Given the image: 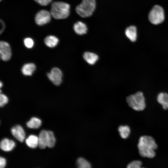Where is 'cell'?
<instances>
[{
    "instance_id": "1",
    "label": "cell",
    "mask_w": 168,
    "mask_h": 168,
    "mask_svg": "<svg viewBox=\"0 0 168 168\" xmlns=\"http://www.w3.org/2000/svg\"><path fill=\"white\" fill-rule=\"evenodd\" d=\"M138 147L141 156L152 158L156 155L155 150L157 149V146L152 137L144 135L139 138Z\"/></svg>"
},
{
    "instance_id": "2",
    "label": "cell",
    "mask_w": 168,
    "mask_h": 168,
    "mask_svg": "<svg viewBox=\"0 0 168 168\" xmlns=\"http://www.w3.org/2000/svg\"><path fill=\"white\" fill-rule=\"evenodd\" d=\"M70 9L69 4L63 2H56L52 4L50 13L56 19H65L69 16Z\"/></svg>"
},
{
    "instance_id": "3",
    "label": "cell",
    "mask_w": 168,
    "mask_h": 168,
    "mask_svg": "<svg viewBox=\"0 0 168 168\" xmlns=\"http://www.w3.org/2000/svg\"><path fill=\"white\" fill-rule=\"evenodd\" d=\"M126 100L129 106L135 110L142 111L146 108L145 99L143 93L141 91L129 96Z\"/></svg>"
},
{
    "instance_id": "4",
    "label": "cell",
    "mask_w": 168,
    "mask_h": 168,
    "mask_svg": "<svg viewBox=\"0 0 168 168\" xmlns=\"http://www.w3.org/2000/svg\"><path fill=\"white\" fill-rule=\"evenodd\" d=\"M96 7L95 0H82L81 3L76 8L77 13L82 17L91 16Z\"/></svg>"
},
{
    "instance_id": "5",
    "label": "cell",
    "mask_w": 168,
    "mask_h": 168,
    "mask_svg": "<svg viewBox=\"0 0 168 168\" xmlns=\"http://www.w3.org/2000/svg\"><path fill=\"white\" fill-rule=\"evenodd\" d=\"M150 21L154 25H158L162 23L165 19L164 10L161 6L156 5L150 11L148 15Z\"/></svg>"
},
{
    "instance_id": "6",
    "label": "cell",
    "mask_w": 168,
    "mask_h": 168,
    "mask_svg": "<svg viewBox=\"0 0 168 168\" xmlns=\"http://www.w3.org/2000/svg\"><path fill=\"white\" fill-rule=\"evenodd\" d=\"M49 79L55 85L59 86L62 81L63 73L58 68H53L49 72L47 73Z\"/></svg>"
},
{
    "instance_id": "7",
    "label": "cell",
    "mask_w": 168,
    "mask_h": 168,
    "mask_svg": "<svg viewBox=\"0 0 168 168\" xmlns=\"http://www.w3.org/2000/svg\"><path fill=\"white\" fill-rule=\"evenodd\" d=\"M51 15L50 13L46 10H41L36 14L35 17L36 23L40 26L45 24L50 21Z\"/></svg>"
},
{
    "instance_id": "8",
    "label": "cell",
    "mask_w": 168,
    "mask_h": 168,
    "mask_svg": "<svg viewBox=\"0 0 168 168\" xmlns=\"http://www.w3.org/2000/svg\"><path fill=\"white\" fill-rule=\"evenodd\" d=\"M0 54L1 59L7 61L9 60L12 56V51L10 45L4 41L0 42Z\"/></svg>"
},
{
    "instance_id": "9",
    "label": "cell",
    "mask_w": 168,
    "mask_h": 168,
    "mask_svg": "<svg viewBox=\"0 0 168 168\" xmlns=\"http://www.w3.org/2000/svg\"><path fill=\"white\" fill-rule=\"evenodd\" d=\"M13 136L17 140L23 142L25 138V133L23 128L19 125L13 127L11 129Z\"/></svg>"
},
{
    "instance_id": "10",
    "label": "cell",
    "mask_w": 168,
    "mask_h": 168,
    "mask_svg": "<svg viewBox=\"0 0 168 168\" xmlns=\"http://www.w3.org/2000/svg\"><path fill=\"white\" fill-rule=\"evenodd\" d=\"M126 37L132 42H135L137 39V29L134 26H130L126 28L125 30Z\"/></svg>"
},
{
    "instance_id": "11",
    "label": "cell",
    "mask_w": 168,
    "mask_h": 168,
    "mask_svg": "<svg viewBox=\"0 0 168 168\" xmlns=\"http://www.w3.org/2000/svg\"><path fill=\"white\" fill-rule=\"evenodd\" d=\"M0 148L3 151L9 152L12 150L15 146L14 142L7 138H4L0 142Z\"/></svg>"
},
{
    "instance_id": "12",
    "label": "cell",
    "mask_w": 168,
    "mask_h": 168,
    "mask_svg": "<svg viewBox=\"0 0 168 168\" xmlns=\"http://www.w3.org/2000/svg\"><path fill=\"white\" fill-rule=\"evenodd\" d=\"M73 29L75 33L79 35H83L86 34L87 30L86 25L84 23L78 21L74 25Z\"/></svg>"
},
{
    "instance_id": "13",
    "label": "cell",
    "mask_w": 168,
    "mask_h": 168,
    "mask_svg": "<svg viewBox=\"0 0 168 168\" xmlns=\"http://www.w3.org/2000/svg\"><path fill=\"white\" fill-rule=\"evenodd\" d=\"M83 56L85 61L90 65L95 64L99 58V57L96 54L89 52H85Z\"/></svg>"
},
{
    "instance_id": "14",
    "label": "cell",
    "mask_w": 168,
    "mask_h": 168,
    "mask_svg": "<svg viewBox=\"0 0 168 168\" xmlns=\"http://www.w3.org/2000/svg\"><path fill=\"white\" fill-rule=\"evenodd\" d=\"M158 102L161 104L165 110H168V94L165 92L159 93L157 97Z\"/></svg>"
},
{
    "instance_id": "15",
    "label": "cell",
    "mask_w": 168,
    "mask_h": 168,
    "mask_svg": "<svg viewBox=\"0 0 168 168\" xmlns=\"http://www.w3.org/2000/svg\"><path fill=\"white\" fill-rule=\"evenodd\" d=\"M38 138V146L41 149H44L47 147V131L42 130Z\"/></svg>"
},
{
    "instance_id": "16",
    "label": "cell",
    "mask_w": 168,
    "mask_h": 168,
    "mask_svg": "<svg viewBox=\"0 0 168 168\" xmlns=\"http://www.w3.org/2000/svg\"><path fill=\"white\" fill-rule=\"evenodd\" d=\"M36 69L35 65L32 63H27L25 64L21 69L23 74L25 76L32 75Z\"/></svg>"
},
{
    "instance_id": "17",
    "label": "cell",
    "mask_w": 168,
    "mask_h": 168,
    "mask_svg": "<svg viewBox=\"0 0 168 168\" xmlns=\"http://www.w3.org/2000/svg\"><path fill=\"white\" fill-rule=\"evenodd\" d=\"M26 143L29 147L35 148L38 146V137L34 135H31L26 139Z\"/></svg>"
},
{
    "instance_id": "18",
    "label": "cell",
    "mask_w": 168,
    "mask_h": 168,
    "mask_svg": "<svg viewBox=\"0 0 168 168\" xmlns=\"http://www.w3.org/2000/svg\"><path fill=\"white\" fill-rule=\"evenodd\" d=\"M44 42L48 47L54 48L58 44L59 40L57 37L54 36L49 35L45 38Z\"/></svg>"
},
{
    "instance_id": "19",
    "label": "cell",
    "mask_w": 168,
    "mask_h": 168,
    "mask_svg": "<svg viewBox=\"0 0 168 168\" xmlns=\"http://www.w3.org/2000/svg\"><path fill=\"white\" fill-rule=\"evenodd\" d=\"M42 122L40 119L32 117L26 123L28 127L31 128H39Z\"/></svg>"
},
{
    "instance_id": "20",
    "label": "cell",
    "mask_w": 168,
    "mask_h": 168,
    "mask_svg": "<svg viewBox=\"0 0 168 168\" xmlns=\"http://www.w3.org/2000/svg\"><path fill=\"white\" fill-rule=\"evenodd\" d=\"M118 131L121 137L123 139L128 138L130 134V128L128 125H120L118 128Z\"/></svg>"
},
{
    "instance_id": "21",
    "label": "cell",
    "mask_w": 168,
    "mask_h": 168,
    "mask_svg": "<svg viewBox=\"0 0 168 168\" xmlns=\"http://www.w3.org/2000/svg\"><path fill=\"white\" fill-rule=\"evenodd\" d=\"M47 145L49 148L54 147L56 142L55 138L53 132L51 131H47Z\"/></svg>"
},
{
    "instance_id": "22",
    "label": "cell",
    "mask_w": 168,
    "mask_h": 168,
    "mask_svg": "<svg viewBox=\"0 0 168 168\" xmlns=\"http://www.w3.org/2000/svg\"><path fill=\"white\" fill-rule=\"evenodd\" d=\"M77 168H91L90 163L82 157L78 158L76 161Z\"/></svg>"
},
{
    "instance_id": "23",
    "label": "cell",
    "mask_w": 168,
    "mask_h": 168,
    "mask_svg": "<svg viewBox=\"0 0 168 168\" xmlns=\"http://www.w3.org/2000/svg\"><path fill=\"white\" fill-rule=\"evenodd\" d=\"M142 162L138 160L134 161L129 163L127 168H142Z\"/></svg>"
},
{
    "instance_id": "24",
    "label": "cell",
    "mask_w": 168,
    "mask_h": 168,
    "mask_svg": "<svg viewBox=\"0 0 168 168\" xmlns=\"http://www.w3.org/2000/svg\"><path fill=\"white\" fill-rule=\"evenodd\" d=\"M24 43L25 46L29 49L32 48L34 45L33 40L30 38H25L24 40Z\"/></svg>"
},
{
    "instance_id": "25",
    "label": "cell",
    "mask_w": 168,
    "mask_h": 168,
    "mask_svg": "<svg viewBox=\"0 0 168 168\" xmlns=\"http://www.w3.org/2000/svg\"><path fill=\"white\" fill-rule=\"evenodd\" d=\"M8 101L7 97L3 94H1L0 95V105L1 107H3L6 104Z\"/></svg>"
},
{
    "instance_id": "26",
    "label": "cell",
    "mask_w": 168,
    "mask_h": 168,
    "mask_svg": "<svg viewBox=\"0 0 168 168\" xmlns=\"http://www.w3.org/2000/svg\"><path fill=\"white\" fill-rule=\"evenodd\" d=\"M41 5L46 6L48 5L52 0H34Z\"/></svg>"
},
{
    "instance_id": "27",
    "label": "cell",
    "mask_w": 168,
    "mask_h": 168,
    "mask_svg": "<svg viewBox=\"0 0 168 168\" xmlns=\"http://www.w3.org/2000/svg\"><path fill=\"white\" fill-rule=\"evenodd\" d=\"M6 165V160L5 158L0 157V168H4Z\"/></svg>"
},
{
    "instance_id": "28",
    "label": "cell",
    "mask_w": 168,
    "mask_h": 168,
    "mask_svg": "<svg viewBox=\"0 0 168 168\" xmlns=\"http://www.w3.org/2000/svg\"><path fill=\"white\" fill-rule=\"evenodd\" d=\"M0 22L2 26V28L0 30V33L1 34L5 28V25L4 22L1 20H0Z\"/></svg>"
},
{
    "instance_id": "29",
    "label": "cell",
    "mask_w": 168,
    "mask_h": 168,
    "mask_svg": "<svg viewBox=\"0 0 168 168\" xmlns=\"http://www.w3.org/2000/svg\"><path fill=\"white\" fill-rule=\"evenodd\" d=\"M3 86V84L2 83V82H0V87H2V86Z\"/></svg>"
},
{
    "instance_id": "30",
    "label": "cell",
    "mask_w": 168,
    "mask_h": 168,
    "mask_svg": "<svg viewBox=\"0 0 168 168\" xmlns=\"http://www.w3.org/2000/svg\"></svg>"
}]
</instances>
